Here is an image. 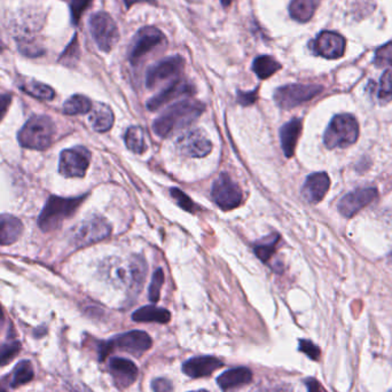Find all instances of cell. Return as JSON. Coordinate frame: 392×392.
Instances as JSON below:
<instances>
[{
	"mask_svg": "<svg viewBox=\"0 0 392 392\" xmlns=\"http://www.w3.org/2000/svg\"><path fill=\"white\" fill-rule=\"evenodd\" d=\"M222 361L212 356L191 358L183 365V371L189 378H200L210 376L214 371L222 367Z\"/></svg>",
	"mask_w": 392,
	"mask_h": 392,
	"instance_id": "cell-19",
	"label": "cell"
},
{
	"mask_svg": "<svg viewBox=\"0 0 392 392\" xmlns=\"http://www.w3.org/2000/svg\"><path fill=\"white\" fill-rule=\"evenodd\" d=\"M306 387H308L309 392H323V388L320 387L319 382L313 380V378H309L306 381Z\"/></svg>",
	"mask_w": 392,
	"mask_h": 392,
	"instance_id": "cell-44",
	"label": "cell"
},
{
	"mask_svg": "<svg viewBox=\"0 0 392 392\" xmlns=\"http://www.w3.org/2000/svg\"><path fill=\"white\" fill-rule=\"evenodd\" d=\"M109 371L115 385L121 390L133 384L138 378V368L135 362L124 358H111L109 361Z\"/></svg>",
	"mask_w": 392,
	"mask_h": 392,
	"instance_id": "cell-17",
	"label": "cell"
},
{
	"mask_svg": "<svg viewBox=\"0 0 392 392\" xmlns=\"http://www.w3.org/2000/svg\"><path fill=\"white\" fill-rule=\"evenodd\" d=\"M0 392H8L6 390H5L4 387H3L1 384H0Z\"/></svg>",
	"mask_w": 392,
	"mask_h": 392,
	"instance_id": "cell-49",
	"label": "cell"
},
{
	"mask_svg": "<svg viewBox=\"0 0 392 392\" xmlns=\"http://www.w3.org/2000/svg\"><path fill=\"white\" fill-rule=\"evenodd\" d=\"M320 0H292L289 4V15L299 23H306L313 18Z\"/></svg>",
	"mask_w": 392,
	"mask_h": 392,
	"instance_id": "cell-24",
	"label": "cell"
},
{
	"mask_svg": "<svg viewBox=\"0 0 392 392\" xmlns=\"http://www.w3.org/2000/svg\"><path fill=\"white\" fill-rule=\"evenodd\" d=\"M3 49H4V43H3V41L0 38V51Z\"/></svg>",
	"mask_w": 392,
	"mask_h": 392,
	"instance_id": "cell-48",
	"label": "cell"
},
{
	"mask_svg": "<svg viewBox=\"0 0 392 392\" xmlns=\"http://www.w3.org/2000/svg\"><path fill=\"white\" fill-rule=\"evenodd\" d=\"M258 89H255L253 91H249V92H242V91H239L238 92V102H239L241 106H250V104H255L258 97Z\"/></svg>",
	"mask_w": 392,
	"mask_h": 392,
	"instance_id": "cell-41",
	"label": "cell"
},
{
	"mask_svg": "<svg viewBox=\"0 0 392 392\" xmlns=\"http://www.w3.org/2000/svg\"><path fill=\"white\" fill-rule=\"evenodd\" d=\"M85 195L80 198H60L51 196L46 202L42 214L39 216L38 225L44 232L58 229L63 220L69 218L83 203Z\"/></svg>",
	"mask_w": 392,
	"mask_h": 392,
	"instance_id": "cell-3",
	"label": "cell"
},
{
	"mask_svg": "<svg viewBox=\"0 0 392 392\" xmlns=\"http://www.w3.org/2000/svg\"><path fill=\"white\" fill-rule=\"evenodd\" d=\"M251 392H294L292 385L287 383H271V384L258 385Z\"/></svg>",
	"mask_w": 392,
	"mask_h": 392,
	"instance_id": "cell-40",
	"label": "cell"
},
{
	"mask_svg": "<svg viewBox=\"0 0 392 392\" xmlns=\"http://www.w3.org/2000/svg\"><path fill=\"white\" fill-rule=\"evenodd\" d=\"M176 147L184 157H205L211 152L212 143L202 128H196L178 137Z\"/></svg>",
	"mask_w": 392,
	"mask_h": 392,
	"instance_id": "cell-12",
	"label": "cell"
},
{
	"mask_svg": "<svg viewBox=\"0 0 392 392\" xmlns=\"http://www.w3.org/2000/svg\"><path fill=\"white\" fill-rule=\"evenodd\" d=\"M164 282V272L162 268H157V271L154 272L153 278L150 286V302L157 303L160 299L161 288L163 286Z\"/></svg>",
	"mask_w": 392,
	"mask_h": 392,
	"instance_id": "cell-35",
	"label": "cell"
},
{
	"mask_svg": "<svg viewBox=\"0 0 392 392\" xmlns=\"http://www.w3.org/2000/svg\"><path fill=\"white\" fill-rule=\"evenodd\" d=\"M21 351V343L20 342H10L0 345V367H4L10 364Z\"/></svg>",
	"mask_w": 392,
	"mask_h": 392,
	"instance_id": "cell-33",
	"label": "cell"
},
{
	"mask_svg": "<svg viewBox=\"0 0 392 392\" xmlns=\"http://www.w3.org/2000/svg\"><path fill=\"white\" fill-rule=\"evenodd\" d=\"M124 140L126 147L133 153L141 154L146 150L143 130L140 126L128 128L125 133Z\"/></svg>",
	"mask_w": 392,
	"mask_h": 392,
	"instance_id": "cell-29",
	"label": "cell"
},
{
	"mask_svg": "<svg viewBox=\"0 0 392 392\" xmlns=\"http://www.w3.org/2000/svg\"><path fill=\"white\" fill-rule=\"evenodd\" d=\"M111 232V225L104 217L92 216L90 218L80 222L71 231V242L77 248L90 246L92 243L106 239Z\"/></svg>",
	"mask_w": 392,
	"mask_h": 392,
	"instance_id": "cell-8",
	"label": "cell"
},
{
	"mask_svg": "<svg viewBox=\"0 0 392 392\" xmlns=\"http://www.w3.org/2000/svg\"><path fill=\"white\" fill-rule=\"evenodd\" d=\"M23 232L21 220L12 215H0V246H8L18 241Z\"/></svg>",
	"mask_w": 392,
	"mask_h": 392,
	"instance_id": "cell-22",
	"label": "cell"
},
{
	"mask_svg": "<svg viewBox=\"0 0 392 392\" xmlns=\"http://www.w3.org/2000/svg\"><path fill=\"white\" fill-rule=\"evenodd\" d=\"M91 3L92 0H70V12L73 25H77L80 22L82 15L87 11Z\"/></svg>",
	"mask_w": 392,
	"mask_h": 392,
	"instance_id": "cell-38",
	"label": "cell"
},
{
	"mask_svg": "<svg viewBox=\"0 0 392 392\" xmlns=\"http://www.w3.org/2000/svg\"><path fill=\"white\" fill-rule=\"evenodd\" d=\"M184 67L185 59L181 56H170L161 60L160 62L155 63L147 70V89H154L159 84L163 83L164 80L179 76Z\"/></svg>",
	"mask_w": 392,
	"mask_h": 392,
	"instance_id": "cell-13",
	"label": "cell"
},
{
	"mask_svg": "<svg viewBox=\"0 0 392 392\" xmlns=\"http://www.w3.org/2000/svg\"><path fill=\"white\" fill-rule=\"evenodd\" d=\"M359 137V125L350 114L336 115L327 128L323 143L327 148H347L354 145Z\"/></svg>",
	"mask_w": 392,
	"mask_h": 392,
	"instance_id": "cell-4",
	"label": "cell"
},
{
	"mask_svg": "<svg viewBox=\"0 0 392 392\" xmlns=\"http://www.w3.org/2000/svg\"><path fill=\"white\" fill-rule=\"evenodd\" d=\"M91 35L102 52H111L119 41V30L114 19L107 12H97L89 21Z\"/></svg>",
	"mask_w": 392,
	"mask_h": 392,
	"instance_id": "cell-7",
	"label": "cell"
},
{
	"mask_svg": "<svg viewBox=\"0 0 392 392\" xmlns=\"http://www.w3.org/2000/svg\"><path fill=\"white\" fill-rule=\"evenodd\" d=\"M137 3H148V4L157 5V0H124L125 8H130Z\"/></svg>",
	"mask_w": 392,
	"mask_h": 392,
	"instance_id": "cell-45",
	"label": "cell"
},
{
	"mask_svg": "<svg viewBox=\"0 0 392 392\" xmlns=\"http://www.w3.org/2000/svg\"><path fill=\"white\" fill-rule=\"evenodd\" d=\"M153 341L148 334L141 330H132L113 337L100 347V359L107 357L113 350L123 351L135 357H141L150 350Z\"/></svg>",
	"mask_w": 392,
	"mask_h": 392,
	"instance_id": "cell-5",
	"label": "cell"
},
{
	"mask_svg": "<svg viewBox=\"0 0 392 392\" xmlns=\"http://www.w3.org/2000/svg\"><path fill=\"white\" fill-rule=\"evenodd\" d=\"M3 323H4V314H3V311L0 309V328L3 326Z\"/></svg>",
	"mask_w": 392,
	"mask_h": 392,
	"instance_id": "cell-47",
	"label": "cell"
},
{
	"mask_svg": "<svg viewBox=\"0 0 392 392\" xmlns=\"http://www.w3.org/2000/svg\"><path fill=\"white\" fill-rule=\"evenodd\" d=\"M251 380H253V373L249 368L236 367L224 371L217 378V383L222 391H232L241 388L243 385L249 384Z\"/></svg>",
	"mask_w": 392,
	"mask_h": 392,
	"instance_id": "cell-20",
	"label": "cell"
},
{
	"mask_svg": "<svg viewBox=\"0 0 392 392\" xmlns=\"http://www.w3.org/2000/svg\"><path fill=\"white\" fill-rule=\"evenodd\" d=\"M12 102L11 94H0V122L3 121Z\"/></svg>",
	"mask_w": 392,
	"mask_h": 392,
	"instance_id": "cell-43",
	"label": "cell"
},
{
	"mask_svg": "<svg viewBox=\"0 0 392 392\" xmlns=\"http://www.w3.org/2000/svg\"><path fill=\"white\" fill-rule=\"evenodd\" d=\"M78 59H80V45H78V41L75 36L69 45L67 46L66 51L62 53L60 61L66 66H71L73 63H76Z\"/></svg>",
	"mask_w": 392,
	"mask_h": 392,
	"instance_id": "cell-36",
	"label": "cell"
},
{
	"mask_svg": "<svg viewBox=\"0 0 392 392\" xmlns=\"http://www.w3.org/2000/svg\"><path fill=\"white\" fill-rule=\"evenodd\" d=\"M212 200L225 211L239 207L243 201V192L229 174L222 172L214 181L211 188Z\"/></svg>",
	"mask_w": 392,
	"mask_h": 392,
	"instance_id": "cell-10",
	"label": "cell"
},
{
	"mask_svg": "<svg viewBox=\"0 0 392 392\" xmlns=\"http://www.w3.org/2000/svg\"><path fill=\"white\" fill-rule=\"evenodd\" d=\"M378 196V189L375 187L358 188L345 195L338 202V211L345 218H351L357 215L361 209L367 207Z\"/></svg>",
	"mask_w": 392,
	"mask_h": 392,
	"instance_id": "cell-15",
	"label": "cell"
},
{
	"mask_svg": "<svg viewBox=\"0 0 392 392\" xmlns=\"http://www.w3.org/2000/svg\"><path fill=\"white\" fill-rule=\"evenodd\" d=\"M56 125L44 115L32 116L19 132V143L29 150H45L52 145Z\"/></svg>",
	"mask_w": 392,
	"mask_h": 392,
	"instance_id": "cell-2",
	"label": "cell"
},
{
	"mask_svg": "<svg viewBox=\"0 0 392 392\" xmlns=\"http://www.w3.org/2000/svg\"><path fill=\"white\" fill-rule=\"evenodd\" d=\"M205 111V104L201 101L191 99L179 101L168 108L154 121V132L161 138L172 136L193 124Z\"/></svg>",
	"mask_w": 392,
	"mask_h": 392,
	"instance_id": "cell-1",
	"label": "cell"
},
{
	"mask_svg": "<svg viewBox=\"0 0 392 392\" xmlns=\"http://www.w3.org/2000/svg\"><path fill=\"white\" fill-rule=\"evenodd\" d=\"M330 179L326 172H316L310 174L303 185L302 195L306 201L316 205L323 201L330 189Z\"/></svg>",
	"mask_w": 392,
	"mask_h": 392,
	"instance_id": "cell-18",
	"label": "cell"
},
{
	"mask_svg": "<svg viewBox=\"0 0 392 392\" xmlns=\"http://www.w3.org/2000/svg\"><path fill=\"white\" fill-rule=\"evenodd\" d=\"M34 376H35V371H34L32 362L28 360L21 361L12 371L10 384L13 388L21 387V385L27 384L32 381Z\"/></svg>",
	"mask_w": 392,
	"mask_h": 392,
	"instance_id": "cell-28",
	"label": "cell"
},
{
	"mask_svg": "<svg viewBox=\"0 0 392 392\" xmlns=\"http://www.w3.org/2000/svg\"><path fill=\"white\" fill-rule=\"evenodd\" d=\"M299 351L305 354L308 357L311 358L313 360H318L320 357V349L316 347V344H313L311 341L301 340L299 341Z\"/></svg>",
	"mask_w": 392,
	"mask_h": 392,
	"instance_id": "cell-39",
	"label": "cell"
},
{
	"mask_svg": "<svg viewBox=\"0 0 392 392\" xmlns=\"http://www.w3.org/2000/svg\"><path fill=\"white\" fill-rule=\"evenodd\" d=\"M302 132V121L292 118L280 128V140L286 157H292L295 154L296 145Z\"/></svg>",
	"mask_w": 392,
	"mask_h": 392,
	"instance_id": "cell-21",
	"label": "cell"
},
{
	"mask_svg": "<svg viewBox=\"0 0 392 392\" xmlns=\"http://www.w3.org/2000/svg\"><path fill=\"white\" fill-rule=\"evenodd\" d=\"M114 113L107 104H97L91 109L89 121L92 128L97 132L104 133L109 131L114 125Z\"/></svg>",
	"mask_w": 392,
	"mask_h": 392,
	"instance_id": "cell-23",
	"label": "cell"
},
{
	"mask_svg": "<svg viewBox=\"0 0 392 392\" xmlns=\"http://www.w3.org/2000/svg\"><path fill=\"white\" fill-rule=\"evenodd\" d=\"M390 260H391V262H392V253H391V255H390Z\"/></svg>",
	"mask_w": 392,
	"mask_h": 392,
	"instance_id": "cell-52",
	"label": "cell"
},
{
	"mask_svg": "<svg viewBox=\"0 0 392 392\" xmlns=\"http://www.w3.org/2000/svg\"><path fill=\"white\" fill-rule=\"evenodd\" d=\"M167 38L160 29L155 27H143L137 32L128 49V61L132 66H138L154 49L164 45Z\"/></svg>",
	"mask_w": 392,
	"mask_h": 392,
	"instance_id": "cell-6",
	"label": "cell"
},
{
	"mask_svg": "<svg viewBox=\"0 0 392 392\" xmlns=\"http://www.w3.org/2000/svg\"><path fill=\"white\" fill-rule=\"evenodd\" d=\"M170 194L181 209L188 212H195L196 210V205L194 202L192 201L189 196L185 194L184 192L181 191L179 188H171Z\"/></svg>",
	"mask_w": 392,
	"mask_h": 392,
	"instance_id": "cell-37",
	"label": "cell"
},
{
	"mask_svg": "<svg viewBox=\"0 0 392 392\" xmlns=\"http://www.w3.org/2000/svg\"><path fill=\"white\" fill-rule=\"evenodd\" d=\"M92 102L89 97L82 94H75L63 104V113L66 115H84L90 113Z\"/></svg>",
	"mask_w": 392,
	"mask_h": 392,
	"instance_id": "cell-27",
	"label": "cell"
},
{
	"mask_svg": "<svg viewBox=\"0 0 392 392\" xmlns=\"http://www.w3.org/2000/svg\"><path fill=\"white\" fill-rule=\"evenodd\" d=\"M280 236L278 234L268 238V241H264V242H260L255 246V253H256L257 257L260 260H263L264 263H266L268 260H271V257L273 256V253L275 251V246L278 243Z\"/></svg>",
	"mask_w": 392,
	"mask_h": 392,
	"instance_id": "cell-32",
	"label": "cell"
},
{
	"mask_svg": "<svg viewBox=\"0 0 392 392\" xmlns=\"http://www.w3.org/2000/svg\"><path fill=\"white\" fill-rule=\"evenodd\" d=\"M191 392H208V391H205V390H198V391H191Z\"/></svg>",
	"mask_w": 392,
	"mask_h": 392,
	"instance_id": "cell-51",
	"label": "cell"
},
{
	"mask_svg": "<svg viewBox=\"0 0 392 392\" xmlns=\"http://www.w3.org/2000/svg\"><path fill=\"white\" fill-rule=\"evenodd\" d=\"M376 97L381 104H389L392 101V70H385L382 75L378 85Z\"/></svg>",
	"mask_w": 392,
	"mask_h": 392,
	"instance_id": "cell-31",
	"label": "cell"
},
{
	"mask_svg": "<svg viewBox=\"0 0 392 392\" xmlns=\"http://www.w3.org/2000/svg\"><path fill=\"white\" fill-rule=\"evenodd\" d=\"M188 1H191V3H200L201 0H188Z\"/></svg>",
	"mask_w": 392,
	"mask_h": 392,
	"instance_id": "cell-50",
	"label": "cell"
},
{
	"mask_svg": "<svg viewBox=\"0 0 392 392\" xmlns=\"http://www.w3.org/2000/svg\"><path fill=\"white\" fill-rule=\"evenodd\" d=\"M310 47L316 56L325 59H338L345 52V39L336 32H323L310 44Z\"/></svg>",
	"mask_w": 392,
	"mask_h": 392,
	"instance_id": "cell-14",
	"label": "cell"
},
{
	"mask_svg": "<svg viewBox=\"0 0 392 392\" xmlns=\"http://www.w3.org/2000/svg\"><path fill=\"white\" fill-rule=\"evenodd\" d=\"M22 90L29 95L39 99V100L49 101L56 97L54 90L52 87L46 85V84L41 83V82H28L25 85H22Z\"/></svg>",
	"mask_w": 392,
	"mask_h": 392,
	"instance_id": "cell-30",
	"label": "cell"
},
{
	"mask_svg": "<svg viewBox=\"0 0 392 392\" xmlns=\"http://www.w3.org/2000/svg\"><path fill=\"white\" fill-rule=\"evenodd\" d=\"M170 319L171 313L167 309L154 305L140 308L132 314V320L136 323H168Z\"/></svg>",
	"mask_w": 392,
	"mask_h": 392,
	"instance_id": "cell-25",
	"label": "cell"
},
{
	"mask_svg": "<svg viewBox=\"0 0 392 392\" xmlns=\"http://www.w3.org/2000/svg\"><path fill=\"white\" fill-rule=\"evenodd\" d=\"M194 93L195 89L192 84L186 80H176L163 91H161L160 93L147 101V109L155 111L177 97H183V95H192Z\"/></svg>",
	"mask_w": 392,
	"mask_h": 392,
	"instance_id": "cell-16",
	"label": "cell"
},
{
	"mask_svg": "<svg viewBox=\"0 0 392 392\" xmlns=\"http://www.w3.org/2000/svg\"><path fill=\"white\" fill-rule=\"evenodd\" d=\"M374 62L378 68H384V67L392 68V42L376 49Z\"/></svg>",
	"mask_w": 392,
	"mask_h": 392,
	"instance_id": "cell-34",
	"label": "cell"
},
{
	"mask_svg": "<svg viewBox=\"0 0 392 392\" xmlns=\"http://www.w3.org/2000/svg\"><path fill=\"white\" fill-rule=\"evenodd\" d=\"M152 389H153L154 392H172L174 390V387H172V383L167 378H155L153 382H152Z\"/></svg>",
	"mask_w": 392,
	"mask_h": 392,
	"instance_id": "cell-42",
	"label": "cell"
},
{
	"mask_svg": "<svg viewBox=\"0 0 392 392\" xmlns=\"http://www.w3.org/2000/svg\"><path fill=\"white\" fill-rule=\"evenodd\" d=\"M323 90V87L316 84H288L275 90V104L281 109H292L312 100Z\"/></svg>",
	"mask_w": 392,
	"mask_h": 392,
	"instance_id": "cell-9",
	"label": "cell"
},
{
	"mask_svg": "<svg viewBox=\"0 0 392 392\" xmlns=\"http://www.w3.org/2000/svg\"><path fill=\"white\" fill-rule=\"evenodd\" d=\"M281 68V63L271 56H257L253 62V71L260 80H268V77L273 76Z\"/></svg>",
	"mask_w": 392,
	"mask_h": 392,
	"instance_id": "cell-26",
	"label": "cell"
},
{
	"mask_svg": "<svg viewBox=\"0 0 392 392\" xmlns=\"http://www.w3.org/2000/svg\"><path fill=\"white\" fill-rule=\"evenodd\" d=\"M90 150L83 146L63 150L60 155V174L67 178H83L90 165Z\"/></svg>",
	"mask_w": 392,
	"mask_h": 392,
	"instance_id": "cell-11",
	"label": "cell"
},
{
	"mask_svg": "<svg viewBox=\"0 0 392 392\" xmlns=\"http://www.w3.org/2000/svg\"><path fill=\"white\" fill-rule=\"evenodd\" d=\"M222 8H229V5L232 4V0H219Z\"/></svg>",
	"mask_w": 392,
	"mask_h": 392,
	"instance_id": "cell-46",
	"label": "cell"
}]
</instances>
